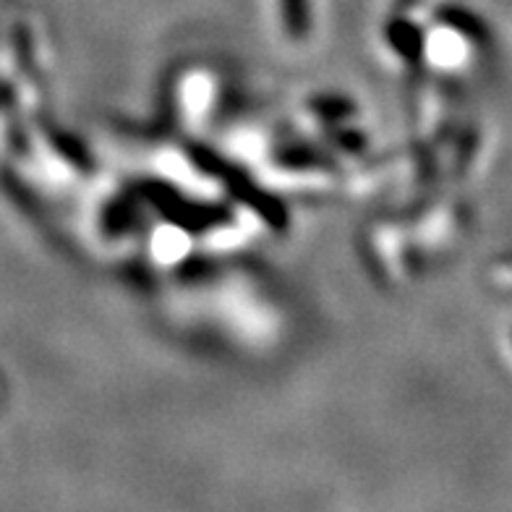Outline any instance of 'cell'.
<instances>
[{"label":"cell","mask_w":512,"mask_h":512,"mask_svg":"<svg viewBox=\"0 0 512 512\" xmlns=\"http://www.w3.org/2000/svg\"><path fill=\"white\" fill-rule=\"evenodd\" d=\"M8 89L6 87H3V84H0V102H8Z\"/></svg>","instance_id":"cell-1"}]
</instances>
